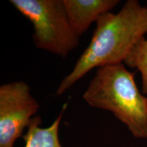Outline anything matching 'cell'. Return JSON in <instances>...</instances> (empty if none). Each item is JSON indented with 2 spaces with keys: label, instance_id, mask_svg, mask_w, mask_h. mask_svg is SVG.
<instances>
[{
  "label": "cell",
  "instance_id": "277c9868",
  "mask_svg": "<svg viewBox=\"0 0 147 147\" xmlns=\"http://www.w3.org/2000/svg\"><path fill=\"white\" fill-rule=\"evenodd\" d=\"M40 104L31 93L29 84L23 80L0 86V147H14L23 136Z\"/></svg>",
  "mask_w": 147,
  "mask_h": 147
},
{
  "label": "cell",
  "instance_id": "5b68a950",
  "mask_svg": "<svg viewBox=\"0 0 147 147\" xmlns=\"http://www.w3.org/2000/svg\"><path fill=\"white\" fill-rule=\"evenodd\" d=\"M119 0H64L67 15L74 30L80 37L99 16L110 12Z\"/></svg>",
  "mask_w": 147,
  "mask_h": 147
},
{
  "label": "cell",
  "instance_id": "6da1fadb",
  "mask_svg": "<svg viewBox=\"0 0 147 147\" xmlns=\"http://www.w3.org/2000/svg\"><path fill=\"white\" fill-rule=\"evenodd\" d=\"M91 42L57 89L61 95L92 69L124 63L134 46L147 33V7L127 0L118 13L107 12L97 19Z\"/></svg>",
  "mask_w": 147,
  "mask_h": 147
},
{
  "label": "cell",
  "instance_id": "52a82bcc",
  "mask_svg": "<svg viewBox=\"0 0 147 147\" xmlns=\"http://www.w3.org/2000/svg\"><path fill=\"white\" fill-rule=\"evenodd\" d=\"M124 64L141 73L142 93L147 95V38L144 37L137 42L127 57Z\"/></svg>",
  "mask_w": 147,
  "mask_h": 147
},
{
  "label": "cell",
  "instance_id": "3957f363",
  "mask_svg": "<svg viewBox=\"0 0 147 147\" xmlns=\"http://www.w3.org/2000/svg\"><path fill=\"white\" fill-rule=\"evenodd\" d=\"M33 24V42L37 49L65 58L80 44L64 0H10Z\"/></svg>",
  "mask_w": 147,
  "mask_h": 147
},
{
  "label": "cell",
  "instance_id": "7a4b0ae2",
  "mask_svg": "<svg viewBox=\"0 0 147 147\" xmlns=\"http://www.w3.org/2000/svg\"><path fill=\"white\" fill-rule=\"evenodd\" d=\"M135 73L123 63L98 67L82 97L90 106L111 112L134 137L147 138V96L138 89Z\"/></svg>",
  "mask_w": 147,
  "mask_h": 147
},
{
  "label": "cell",
  "instance_id": "8992f818",
  "mask_svg": "<svg viewBox=\"0 0 147 147\" xmlns=\"http://www.w3.org/2000/svg\"><path fill=\"white\" fill-rule=\"evenodd\" d=\"M66 108L67 104H65L57 118L46 128L40 127L42 119L39 116L34 117L27 127V133L23 136L25 147H62L59 139V128Z\"/></svg>",
  "mask_w": 147,
  "mask_h": 147
}]
</instances>
